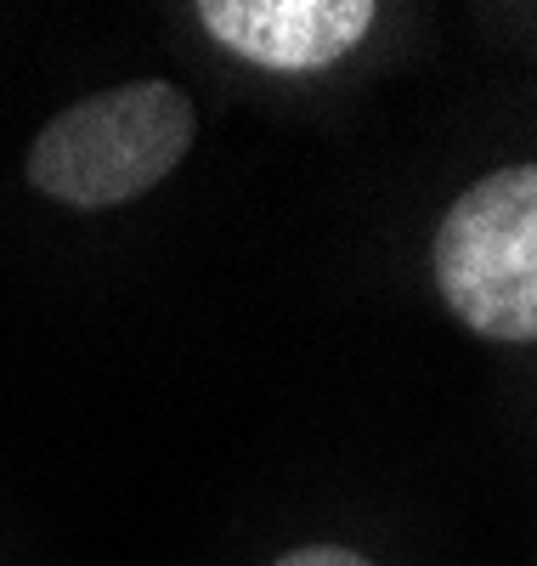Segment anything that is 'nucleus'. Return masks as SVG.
Wrapping results in <instances>:
<instances>
[{"label": "nucleus", "mask_w": 537, "mask_h": 566, "mask_svg": "<svg viewBox=\"0 0 537 566\" xmlns=\"http://www.w3.org/2000/svg\"><path fill=\"white\" fill-rule=\"evenodd\" d=\"M272 566H368L357 549H339V544H312V549H295V555H283Z\"/></svg>", "instance_id": "20e7f679"}, {"label": "nucleus", "mask_w": 537, "mask_h": 566, "mask_svg": "<svg viewBox=\"0 0 537 566\" xmlns=\"http://www.w3.org/2000/svg\"><path fill=\"white\" fill-rule=\"evenodd\" d=\"M227 52L255 69H328L373 29L368 0H199L192 7Z\"/></svg>", "instance_id": "7ed1b4c3"}, {"label": "nucleus", "mask_w": 537, "mask_h": 566, "mask_svg": "<svg viewBox=\"0 0 537 566\" xmlns=\"http://www.w3.org/2000/svg\"><path fill=\"white\" fill-rule=\"evenodd\" d=\"M430 272L464 328L526 346L537 335V170L509 165L459 193L435 227Z\"/></svg>", "instance_id": "f03ea898"}, {"label": "nucleus", "mask_w": 537, "mask_h": 566, "mask_svg": "<svg viewBox=\"0 0 537 566\" xmlns=\"http://www.w3.org/2000/svg\"><path fill=\"white\" fill-rule=\"evenodd\" d=\"M192 103L170 80H130L63 108L29 148V181L74 210H108L159 187L192 148Z\"/></svg>", "instance_id": "f257e3e1"}]
</instances>
